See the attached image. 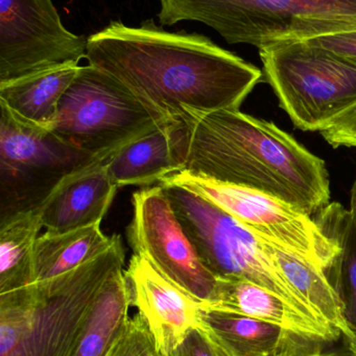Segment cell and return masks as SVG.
Wrapping results in <instances>:
<instances>
[{
    "label": "cell",
    "mask_w": 356,
    "mask_h": 356,
    "mask_svg": "<svg viewBox=\"0 0 356 356\" xmlns=\"http://www.w3.org/2000/svg\"><path fill=\"white\" fill-rule=\"evenodd\" d=\"M88 64L116 79L163 121L240 110L263 72L209 38L112 21L87 39Z\"/></svg>",
    "instance_id": "cell-1"
},
{
    "label": "cell",
    "mask_w": 356,
    "mask_h": 356,
    "mask_svg": "<svg viewBox=\"0 0 356 356\" xmlns=\"http://www.w3.org/2000/svg\"><path fill=\"white\" fill-rule=\"evenodd\" d=\"M182 171L278 197L313 216L330 203L325 163L269 121L224 110L177 131Z\"/></svg>",
    "instance_id": "cell-2"
},
{
    "label": "cell",
    "mask_w": 356,
    "mask_h": 356,
    "mask_svg": "<svg viewBox=\"0 0 356 356\" xmlns=\"http://www.w3.org/2000/svg\"><path fill=\"white\" fill-rule=\"evenodd\" d=\"M125 265L121 236L72 271L0 294V356H69L102 286Z\"/></svg>",
    "instance_id": "cell-3"
},
{
    "label": "cell",
    "mask_w": 356,
    "mask_h": 356,
    "mask_svg": "<svg viewBox=\"0 0 356 356\" xmlns=\"http://www.w3.org/2000/svg\"><path fill=\"white\" fill-rule=\"evenodd\" d=\"M162 25L199 21L228 43L258 49L356 29V0H159Z\"/></svg>",
    "instance_id": "cell-4"
},
{
    "label": "cell",
    "mask_w": 356,
    "mask_h": 356,
    "mask_svg": "<svg viewBox=\"0 0 356 356\" xmlns=\"http://www.w3.org/2000/svg\"><path fill=\"white\" fill-rule=\"evenodd\" d=\"M263 72L295 127L321 131L356 104V63L303 40L259 49Z\"/></svg>",
    "instance_id": "cell-5"
},
{
    "label": "cell",
    "mask_w": 356,
    "mask_h": 356,
    "mask_svg": "<svg viewBox=\"0 0 356 356\" xmlns=\"http://www.w3.org/2000/svg\"><path fill=\"white\" fill-rule=\"evenodd\" d=\"M159 184L201 261L215 277L254 282L277 293L309 317L325 323L288 286L257 234L200 195L176 184Z\"/></svg>",
    "instance_id": "cell-6"
},
{
    "label": "cell",
    "mask_w": 356,
    "mask_h": 356,
    "mask_svg": "<svg viewBox=\"0 0 356 356\" xmlns=\"http://www.w3.org/2000/svg\"><path fill=\"white\" fill-rule=\"evenodd\" d=\"M167 122L108 73L88 64L63 95L49 131L84 154L110 158Z\"/></svg>",
    "instance_id": "cell-7"
},
{
    "label": "cell",
    "mask_w": 356,
    "mask_h": 356,
    "mask_svg": "<svg viewBox=\"0 0 356 356\" xmlns=\"http://www.w3.org/2000/svg\"><path fill=\"white\" fill-rule=\"evenodd\" d=\"M0 221L40 209L73 173L109 158L79 152L0 104Z\"/></svg>",
    "instance_id": "cell-8"
},
{
    "label": "cell",
    "mask_w": 356,
    "mask_h": 356,
    "mask_svg": "<svg viewBox=\"0 0 356 356\" xmlns=\"http://www.w3.org/2000/svg\"><path fill=\"white\" fill-rule=\"evenodd\" d=\"M160 182L187 188L227 211L259 238L300 255L324 271L340 248L311 215L278 197L246 186L179 171ZM159 182V184H160Z\"/></svg>",
    "instance_id": "cell-9"
},
{
    "label": "cell",
    "mask_w": 356,
    "mask_h": 356,
    "mask_svg": "<svg viewBox=\"0 0 356 356\" xmlns=\"http://www.w3.org/2000/svg\"><path fill=\"white\" fill-rule=\"evenodd\" d=\"M132 202L134 213L127 236L134 254L148 259L173 284L206 307L212 305L219 278L201 261L162 186L137 191Z\"/></svg>",
    "instance_id": "cell-10"
},
{
    "label": "cell",
    "mask_w": 356,
    "mask_h": 356,
    "mask_svg": "<svg viewBox=\"0 0 356 356\" xmlns=\"http://www.w3.org/2000/svg\"><path fill=\"white\" fill-rule=\"evenodd\" d=\"M87 39L63 25L52 0H0V83L86 58Z\"/></svg>",
    "instance_id": "cell-11"
},
{
    "label": "cell",
    "mask_w": 356,
    "mask_h": 356,
    "mask_svg": "<svg viewBox=\"0 0 356 356\" xmlns=\"http://www.w3.org/2000/svg\"><path fill=\"white\" fill-rule=\"evenodd\" d=\"M125 276L132 305L144 318L158 356H167L194 328H202L204 303L194 299L138 254L130 259Z\"/></svg>",
    "instance_id": "cell-12"
},
{
    "label": "cell",
    "mask_w": 356,
    "mask_h": 356,
    "mask_svg": "<svg viewBox=\"0 0 356 356\" xmlns=\"http://www.w3.org/2000/svg\"><path fill=\"white\" fill-rule=\"evenodd\" d=\"M107 160L73 173L46 199L40 215L47 232L62 234L102 223L118 188L109 177Z\"/></svg>",
    "instance_id": "cell-13"
},
{
    "label": "cell",
    "mask_w": 356,
    "mask_h": 356,
    "mask_svg": "<svg viewBox=\"0 0 356 356\" xmlns=\"http://www.w3.org/2000/svg\"><path fill=\"white\" fill-rule=\"evenodd\" d=\"M203 330L230 356H314L318 343L309 342L286 328L234 312L204 307Z\"/></svg>",
    "instance_id": "cell-14"
},
{
    "label": "cell",
    "mask_w": 356,
    "mask_h": 356,
    "mask_svg": "<svg viewBox=\"0 0 356 356\" xmlns=\"http://www.w3.org/2000/svg\"><path fill=\"white\" fill-rule=\"evenodd\" d=\"M213 309L234 312L286 328L309 342L330 343L341 334L299 311L277 293L242 280H219Z\"/></svg>",
    "instance_id": "cell-15"
},
{
    "label": "cell",
    "mask_w": 356,
    "mask_h": 356,
    "mask_svg": "<svg viewBox=\"0 0 356 356\" xmlns=\"http://www.w3.org/2000/svg\"><path fill=\"white\" fill-rule=\"evenodd\" d=\"M181 123L167 122L123 146L106 161L113 184L148 186L182 171L177 154V131Z\"/></svg>",
    "instance_id": "cell-16"
},
{
    "label": "cell",
    "mask_w": 356,
    "mask_h": 356,
    "mask_svg": "<svg viewBox=\"0 0 356 356\" xmlns=\"http://www.w3.org/2000/svg\"><path fill=\"white\" fill-rule=\"evenodd\" d=\"M81 66L70 62L0 83V104L31 124L49 129Z\"/></svg>",
    "instance_id": "cell-17"
},
{
    "label": "cell",
    "mask_w": 356,
    "mask_h": 356,
    "mask_svg": "<svg viewBox=\"0 0 356 356\" xmlns=\"http://www.w3.org/2000/svg\"><path fill=\"white\" fill-rule=\"evenodd\" d=\"M132 295L123 269L105 282L69 356H107L130 320Z\"/></svg>",
    "instance_id": "cell-18"
},
{
    "label": "cell",
    "mask_w": 356,
    "mask_h": 356,
    "mask_svg": "<svg viewBox=\"0 0 356 356\" xmlns=\"http://www.w3.org/2000/svg\"><path fill=\"white\" fill-rule=\"evenodd\" d=\"M261 241L265 252L303 302L346 340L353 338L355 334L343 319L340 299L325 271L296 253L268 242L265 238Z\"/></svg>",
    "instance_id": "cell-19"
},
{
    "label": "cell",
    "mask_w": 356,
    "mask_h": 356,
    "mask_svg": "<svg viewBox=\"0 0 356 356\" xmlns=\"http://www.w3.org/2000/svg\"><path fill=\"white\" fill-rule=\"evenodd\" d=\"M317 215L316 221L340 248L330 270L334 272V286L340 299L343 319L356 337V175L349 209H345L340 203H330Z\"/></svg>",
    "instance_id": "cell-20"
},
{
    "label": "cell",
    "mask_w": 356,
    "mask_h": 356,
    "mask_svg": "<svg viewBox=\"0 0 356 356\" xmlns=\"http://www.w3.org/2000/svg\"><path fill=\"white\" fill-rule=\"evenodd\" d=\"M113 244L100 229V223L71 232H47L35 245V282H43L77 269L106 252Z\"/></svg>",
    "instance_id": "cell-21"
},
{
    "label": "cell",
    "mask_w": 356,
    "mask_h": 356,
    "mask_svg": "<svg viewBox=\"0 0 356 356\" xmlns=\"http://www.w3.org/2000/svg\"><path fill=\"white\" fill-rule=\"evenodd\" d=\"M42 227L40 209L0 221V294L35 282V245Z\"/></svg>",
    "instance_id": "cell-22"
},
{
    "label": "cell",
    "mask_w": 356,
    "mask_h": 356,
    "mask_svg": "<svg viewBox=\"0 0 356 356\" xmlns=\"http://www.w3.org/2000/svg\"><path fill=\"white\" fill-rule=\"evenodd\" d=\"M154 339L144 318L137 314L130 318L121 338L107 356H155Z\"/></svg>",
    "instance_id": "cell-23"
},
{
    "label": "cell",
    "mask_w": 356,
    "mask_h": 356,
    "mask_svg": "<svg viewBox=\"0 0 356 356\" xmlns=\"http://www.w3.org/2000/svg\"><path fill=\"white\" fill-rule=\"evenodd\" d=\"M167 356H230L212 337L202 328L190 330Z\"/></svg>",
    "instance_id": "cell-24"
},
{
    "label": "cell",
    "mask_w": 356,
    "mask_h": 356,
    "mask_svg": "<svg viewBox=\"0 0 356 356\" xmlns=\"http://www.w3.org/2000/svg\"><path fill=\"white\" fill-rule=\"evenodd\" d=\"M332 147L356 148V104L320 131Z\"/></svg>",
    "instance_id": "cell-25"
},
{
    "label": "cell",
    "mask_w": 356,
    "mask_h": 356,
    "mask_svg": "<svg viewBox=\"0 0 356 356\" xmlns=\"http://www.w3.org/2000/svg\"><path fill=\"white\" fill-rule=\"evenodd\" d=\"M311 45L324 48L356 63V29L324 33L303 40Z\"/></svg>",
    "instance_id": "cell-26"
},
{
    "label": "cell",
    "mask_w": 356,
    "mask_h": 356,
    "mask_svg": "<svg viewBox=\"0 0 356 356\" xmlns=\"http://www.w3.org/2000/svg\"><path fill=\"white\" fill-rule=\"evenodd\" d=\"M347 342H348L349 350H350L351 355L356 356V337L353 336V338L348 339Z\"/></svg>",
    "instance_id": "cell-27"
},
{
    "label": "cell",
    "mask_w": 356,
    "mask_h": 356,
    "mask_svg": "<svg viewBox=\"0 0 356 356\" xmlns=\"http://www.w3.org/2000/svg\"><path fill=\"white\" fill-rule=\"evenodd\" d=\"M314 356H322V353H318V355H314Z\"/></svg>",
    "instance_id": "cell-28"
},
{
    "label": "cell",
    "mask_w": 356,
    "mask_h": 356,
    "mask_svg": "<svg viewBox=\"0 0 356 356\" xmlns=\"http://www.w3.org/2000/svg\"><path fill=\"white\" fill-rule=\"evenodd\" d=\"M322 356H328V355H322Z\"/></svg>",
    "instance_id": "cell-29"
},
{
    "label": "cell",
    "mask_w": 356,
    "mask_h": 356,
    "mask_svg": "<svg viewBox=\"0 0 356 356\" xmlns=\"http://www.w3.org/2000/svg\"><path fill=\"white\" fill-rule=\"evenodd\" d=\"M155 356H158V355H155Z\"/></svg>",
    "instance_id": "cell-30"
}]
</instances>
